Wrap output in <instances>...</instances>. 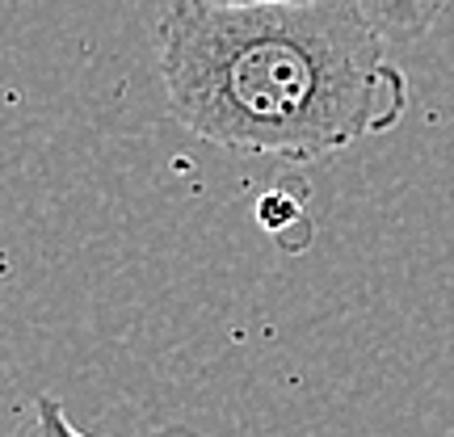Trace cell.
<instances>
[{
    "instance_id": "6da1fadb",
    "label": "cell",
    "mask_w": 454,
    "mask_h": 437,
    "mask_svg": "<svg viewBox=\"0 0 454 437\" xmlns=\"http://www.w3.org/2000/svg\"><path fill=\"white\" fill-rule=\"evenodd\" d=\"M349 0H173L156 26L168 113L227 152L311 164L391 130L408 81Z\"/></svg>"
},
{
    "instance_id": "7a4b0ae2",
    "label": "cell",
    "mask_w": 454,
    "mask_h": 437,
    "mask_svg": "<svg viewBox=\"0 0 454 437\" xmlns=\"http://www.w3.org/2000/svg\"><path fill=\"white\" fill-rule=\"evenodd\" d=\"M349 4L387 38L391 47L417 43L446 9V0H349Z\"/></svg>"
},
{
    "instance_id": "3957f363",
    "label": "cell",
    "mask_w": 454,
    "mask_h": 437,
    "mask_svg": "<svg viewBox=\"0 0 454 437\" xmlns=\"http://www.w3.org/2000/svg\"><path fill=\"white\" fill-rule=\"evenodd\" d=\"M21 437H89V433H81L76 425L67 421L64 404H59L55 395H34L30 421H26ZM156 437H202V433H198V429H185V425H173V429H160Z\"/></svg>"
},
{
    "instance_id": "277c9868",
    "label": "cell",
    "mask_w": 454,
    "mask_h": 437,
    "mask_svg": "<svg viewBox=\"0 0 454 437\" xmlns=\"http://www.w3.org/2000/svg\"><path fill=\"white\" fill-rule=\"evenodd\" d=\"M202 4H257V0H202Z\"/></svg>"
}]
</instances>
